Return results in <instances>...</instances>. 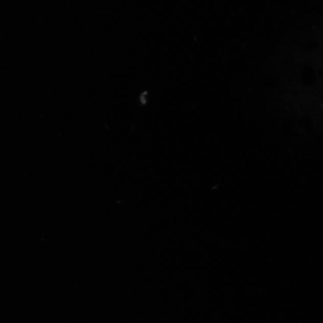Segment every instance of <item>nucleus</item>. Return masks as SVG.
Listing matches in <instances>:
<instances>
[]
</instances>
